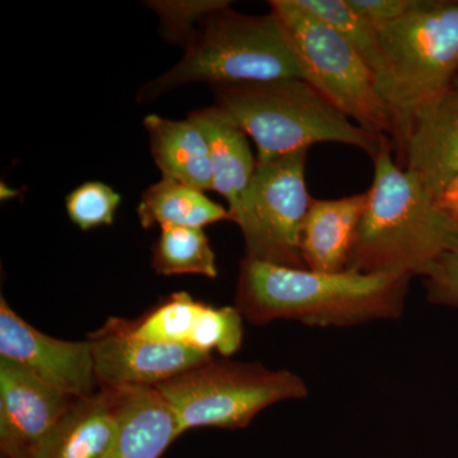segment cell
<instances>
[{
  "label": "cell",
  "mask_w": 458,
  "mask_h": 458,
  "mask_svg": "<svg viewBox=\"0 0 458 458\" xmlns=\"http://www.w3.org/2000/svg\"><path fill=\"white\" fill-rule=\"evenodd\" d=\"M307 12L327 23L342 36L369 65L373 73L381 66L382 54L378 30L357 11L348 0H295Z\"/></svg>",
  "instance_id": "21"
},
{
  "label": "cell",
  "mask_w": 458,
  "mask_h": 458,
  "mask_svg": "<svg viewBox=\"0 0 458 458\" xmlns=\"http://www.w3.org/2000/svg\"><path fill=\"white\" fill-rule=\"evenodd\" d=\"M401 167L417 174L438 200L458 180V89L421 108L397 148Z\"/></svg>",
  "instance_id": "13"
},
{
  "label": "cell",
  "mask_w": 458,
  "mask_h": 458,
  "mask_svg": "<svg viewBox=\"0 0 458 458\" xmlns=\"http://www.w3.org/2000/svg\"><path fill=\"white\" fill-rule=\"evenodd\" d=\"M457 222H458V219H457Z\"/></svg>",
  "instance_id": "28"
},
{
  "label": "cell",
  "mask_w": 458,
  "mask_h": 458,
  "mask_svg": "<svg viewBox=\"0 0 458 458\" xmlns=\"http://www.w3.org/2000/svg\"><path fill=\"white\" fill-rule=\"evenodd\" d=\"M89 340L98 387L116 390L157 387L214 358L186 346L135 336L123 318L108 319Z\"/></svg>",
  "instance_id": "9"
},
{
  "label": "cell",
  "mask_w": 458,
  "mask_h": 458,
  "mask_svg": "<svg viewBox=\"0 0 458 458\" xmlns=\"http://www.w3.org/2000/svg\"><path fill=\"white\" fill-rule=\"evenodd\" d=\"M391 152L387 144L373 158L372 186L346 270L426 278L458 246V222Z\"/></svg>",
  "instance_id": "2"
},
{
  "label": "cell",
  "mask_w": 458,
  "mask_h": 458,
  "mask_svg": "<svg viewBox=\"0 0 458 458\" xmlns=\"http://www.w3.org/2000/svg\"><path fill=\"white\" fill-rule=\"evenodd\" d=\"M152 267L159 276H218L216 254L203 228L161 229L152 249Z\"/></svg>",
  "instance_id": "20"
},
{
  "label": "cell",
  "mask_w": 458,
  "mask_h": 458,
  "mask_svg": "<svg viewBox=\"0 0 458 458\" xmlns=\"http://www.w3.org/2000/svg\"><path fill=\"white\" fill-rule=\"evenodd\" d=\"M155 388L174 412L180 436L195 428L241 429L274 403L309 394L306 382L291 370L229 358H212Z\"/></svg>",
  "instance_id": "6"
},
{
  "label": "cell",
  "mask_w": 458,
  "mask_h": 458,
  "mask_svg": "<svg viewBox=\"0 0 458 458\" xmlns=\"http://www.w3.org/2000/svg\"><path fill=\"white\" fill-rule=\"evenodd\" d=\"M367 207V192L315 200L304 219L301 252L307 269L318 273L346 270L355 232Z\"/></svg>",
  "instance_id": "15"
},
{
  "label": "cell",
  "mask_w": 458,
  "mask_h": 458,
  "mask_svg": "<svg viewBox=\"0 0 458 458\" xmlns=\"http://www.w3.org/2000/svg\"><path fill=\"white\" fill-rule=\"evenodd\" d=\"M223 108L258 147V162L309 150L318 143L345 144L375 158L390 144L352 123L302 78L213 87Z\"/></svg>",
  "instance_id": "4"
},
{
  "label": "cell",
  "mask_w": 458,
  "mask_h": 458,
  "mask_svg": "<svg viewBox=\"0 0 458 458\" xmlns=\"http://www.w3.org/2000/svg\"><path fill=\"white\" fill-rule=\"evenodd\" d=\"M0 358L16 361L42 382L66 394L84 399L98 393L93 346L65 342L31 327L0 298Z\"/></svg>",
  "instance_id": "11"
},
{
  "label": "cell",
  "mask_w": 458,
  "mask_h": 458,
  "mask_svg": "<svg viewBox=\"0 0 458 458\" xmlns=\"http://www.w3.org/2000/svg\"><path fill=\"white\" fill-rule=\"evenodd\" d=\"M144 128L150 153L162 176L197 189L213 190L209 146L203 131L191 119L170 120L148 114Z\"/></svg>",
  "instance_id": "18"
},
{
  "label": "cell",
  "mask_w": 458,
  "mask_h": 458,
  "mask_svg": "<svg viewBox=\"0 0 458 458\" xmlns=\"http://www.w3.org/2000/svg\"><path fill=\"white\" fill-rule=\"evenodd\" d=\"M270 9L302 80L364 131L394 140L393 114L379 96L375 73L354 47L295 0H271Z\"/></svg>",
  "instance_id": "7"
},
{
  "label": "cell",
  "mask_w": 458,
  "mask_h": 458,
  "mask_svg": "<svg viewBox=\"0 0 458 458\" xmlns=\"http://www.w3.org/2000/svg\"><path fill=\"white\" fill-rule=\"evenodd\" d=\"M125 390L99 387L73 403L35 458H106Z\"/></svg>",
  "instance_id": "14"
},
{
  "label": "cell",
  "mask_w": 458,
  "mask_h": 458,
  "mask_svg": "<svg viewBox=\"0 0 458 458\" xmlns=\"http://www.w3.org/2000/svg\"><path fill=\"white\" fill-rule=\"evenodd\" d=\"M379 96L393 114L399 148L419 111L454 87L458 75V0H419L379 27Z\"/></svg>",
  "instance_id": "5"
},
{
  "label": "cell",
  "mask_w": 458,
  "mask_h": 458,
  "mask_svg": "<svg viewBox=\"0 0 458 458\" xmlns=\"http://www.w3.org/2000/svg\"><path fill=\"white\" fill-rule=\"evenodd\" d=\"M307 152L256 165L245 198L229 219L242 232L246 258L307 269L301 252L303 223L312 201L306 186Z\"/></svg>",
  "instance_id": "8"
},
{
  "label": "cell",
  "mask_w": 458,
  "mask_h": 458,
  "mask_svg": "<svg viewBox=\"0 0 458 458\" xmlns=\"http://www.w3.org/2000/svg\"><path fill=\"white\" fill-rule=\"evenodd\" d=\"M454 89H458V75H457L456 80H454Z\"/></svg>",
  "instance_id": "27"
},
{
  "label": "cell",
  "mask_w": 458,
  "mask_h": 458,
  "mask_svg": "<svg viewBox=\"0 0 458 458\" xmlns=\"http://www.w3.org/2000/svg\"><path fill=\"white\" fill-rule=\"evenodd\" d=\"M437 203L443 210L458 219V180L445 190V194L437 200Z\"/></svg>",
  "instance_id": "26"
},
{
  "label": "cell",
  "mask_w": 458,
  "mask_h": 458,
  "mask_svg": "<svg viewBox=\"0 0 458 458\" xmlns=\"http://www.w3.org/2000/svg\"><path fill=\"white\" fill-rule=\"evenodd\" d=\"M123 390L119 426L106 458H161L180 437L174 412L155 387Z\"/></svg>",
  "instance_id": "17"
},
{
  "label": "cell",
  "mask_w": 458,
  "mask_h": 458,
  "mask_svg": "<svg viewBox=\"0 0 458 458\" xmlns=\"http://www.w3.org/2000/svg\"><path fill=\"white\" fill-rule=\"evenodd\" d=\"M189 119L203 131L209 146L213 170V191L227 200L229 219L245 198L256 171L247 134L219 106L192 111Z\"/></svg>",
  "instance_id": "16"
},
{
  "label": "cell",
  "mask_w": 458,
  "mask_h": 458,
  "mask_svg": "<svg viewBox=\"0 0 458 458\" xmlns=\"http://www.w3.org/2000/svg\"><path fill=\"white\" fill-rule=\"evenodd\" d=\"M221 0L205 2H149L148 7L158 14L162 33L174 44H183L200 18L219 4Z\"/></svg>",
  "instance_id": "23"
},
{
  "label": "cell",
  "mask_w": 458,
  "mask_h": 458,
  "mask_svg": "<svg viewBox=\"0 0 458 458\" xmlns=\"http://www.w3.org/2000/svg\"><path fill=\"white\" fill-rule=\"evenodd\" d=\"M409 276L318 273L243 258L236 304L254 325L291 319L309 327H346L399 318L405 310Z\"/></svg>",
  "instance_id": "1"
},
{
  "label": "cell",
  "mask_w": 458,
  "mask_h": 458,
  "mask_svg": "<svg viewBox=\"0 0 458 458\" xmlns=\"http://www.w3.org/2000/svg\"><path fill=\"white\" fill-rule=\"evenodd\" d=\"M77 397L0 358V458H35Z\"/></svg>",
  "instance_id": "10"
},
{
  "label": "cell",
  "mask_w": 458,
  "mask_h": 458,
  "mask_svg": "<svg viewBox=\"0 0 458 458\" xmlns=\"http://www.w3.org/2000/svg\"><path fill=\"white\" fill-rule=\"evenodd\" d=\"M419 0H348L360 16L366 18L377 30L405 16L417 7Z\"/></svg>",
  "instance_id": "25"
},
{
  "label": "cell",
  "mask_w": 458,
  "mask_h": 458,
  "mask_svg": "<svg viewBox=\"0 0 458 458\" xmlns=\"http://www.w3.org/2000/svg\"><path fill=\"white\" fill-rule=\"evenodd\" d=\"M122 204V195L101 181H87L65 198L69 219L82 231L111 225Z\"/></svg>",
  "instance_id": "22"
},
{
  "label": "cell",
  "mask_w": 458,
  "mask_h": 458,
  "mask_svg": "<svg viewBox=\"0 0 458 458\" xmlns=\"http://www.w3.org/2000/svg\"><path fill=\"white\" fill-rule=\"evenodd\" d=\"M126 327L141 339L176 344L229 358L243 342V318L236 307H214L177 292Z\"/></svg>",
  "instance_id": "12"
},
{
  "label": "cell",
  "mask_w": 458,
  "mask_h": 458,
  "mask_svg": "<svg viewBox=\"0 0 458 458\" xmlns=\"http://www.w3.org/2000/svg\"><path fill=\"white\" fill-rule=\"evenodd\" d=\"M424 279L430 302L458 309V246L443 255Z\"/></svg>",
  "instance_id": "24"
},
{
  "label": "cell",
  "mask_w": 458,
  "mask_h": 458,
  "mask_svg": "<svg viewBox=\"0 0 458 458\" xmlns=\"http://www.w3.org/2000/svg\"><path fill=\"white\" fill-rule=\"evenodd\" d=\"M182 59L141 87L138 102H150L185 84L212 87L302 78L285 33L274 13H237L229 2L198 21L181 45Z\"/></svg>",
  "instance_id": "3"
},
{
  "label": "cell",
  "mask_w": 458,
  "mask_h": 458,
  "mask_svg": "<svg viewBox=\"0 0 458 458\" xmlns=\"http://www.w3.org/2000/svg\"><path fill=\"white\" fill-rule=\"evenodd\" d=\"M137 213L146 229L156 225L161 229L203 228L229 221L228 209L205 197L203 191L164 176L143 192Z\"/></svg>",
  "instance_id": "19"
}]
</instances>
